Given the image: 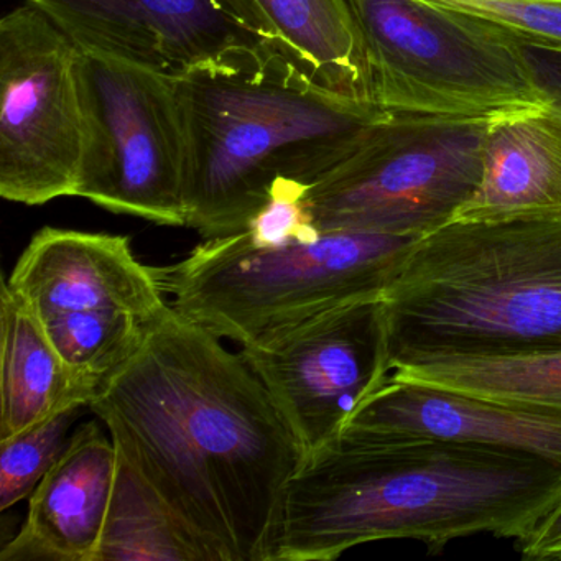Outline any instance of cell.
Listing matches in <instances>:
<instances>
[{
    "mask_svg": "<svg viewBox=\"0 0 561 561\" xmlns=\"http://www.w3.org/2000/svg\"><path fill=\"white\" fill-rule=\"evenodd\" d=\"M307 188L301 183L288 180L277 183L267 205L255 215L244 231L262 244H277L317 236L320 231L314 228L305 203Z\"/></svg>",
    "mask_w": 561,
    "mask_h": 561,
    "instance_id": "7402d4cb",
    "label": "cell"
},
{
    "mask_svg": "<svg viewBox=\"0 0 561 561\" xmlns=\"http://www.w3.org/2000/svg\"><path fill=\"white\" fill-rule=\"evenodd\" d=\"M83 50L24 2L0 21V195L42 206L77 196L87 149Z\"/></svg>",
    "mask_w": 561,
    "mask_h": 561,
    "instance_id": "30bf717a",
    "label": "cell"
},
{
    "mask_svg": "<svg viewBox=\"0 0 561 561\" xmlns=\"http://www.w3.org/2000/svg\"><path fill=\"white\" fill-rule=\"evenodd\" d=\"M517 41L531 80L543 94L548 106L561 113V48L518 37Z\"/></svg>",
    "mask_w": 561,
    "mask_h": 561,
    "instance_id": "603a6c76",
    "label": "cell"
},
{
    "mask_svg": "<svg viewBox=\"0 0 561 561\" xmlns=\"http://www.w3.org/2000/svg\"><path fill=\"white\" fill-rule=\"evenodd\" d=\"M2 412L0 439L75 407H90L96 393L65 363L24 298L9 285L0 294Z\"/></svg>",
    "mask_w": 561,
    "mask_h": 561,
    "instance_id": "e0dca14e",
    "label": "cell"
},
{
    "mask_svg": "<svg viewBox=\"0 0 561 561\" xmlns=\"http://www.w3.org/2000/svg\"><path fill=\"white\" fill-rule=\"evenodd\" d=\"M491 121L389 114L308 186L314 228L422 238L451 221L481 182Z\"/></svg>",
    "mask_w": 561,
    "mask_h": 561,
    "instance_id": "ba28073f",
    "label": "cell"
},
{
    "mask_svg": "<svg viewBox=\"0 0 561 561\" xmlns=\"http://www.w3.org/2000/svg\"><path fill=\"white\" fill-rule=\"evenodd\" d=\"M186 134V228L248 229L277 183L311 186L390 113L337 96L288 61L239 75L176 78Z\"/></svg>",
    "mask_w": 561,
    "mask_h": 561,
    "instance_id": "277c9868",
    "label": "cell"
},
{
    "mask_svg": "<svg viewBox=\"0 0 561 561\" xmlns=\"http://www.w3.org/2000/svg\"><path fill=\"white\" fill-rule=\"evenodd\" d=\"M241 354L267 387L301 455H310L390 377L382 297L324 311L245 344Z\"/></svg>",
    "mask_w": 561,
    "mask_h": 561,
    "instance_id": "8fae6325",
    "label": "cell"
},
{
    "mask_svg": "<svg viewBox=\"0 0 561 561\" xmlns=\"http://www.w3.org/2000/svg\"><path fill=\"white\" fill-rule=\"evenodd\" d=\"M382 320L390 370L561 351V208L453 218L416 239Z\"/></svg>",
    "mask_w": 561,
    "mask_h": 561,
    "instance_id": "3957f363",
    "label": "cell"
},
{
    "mask_svg": "<svg viewBox=\"0 0 561 561\" xmlns=\"http://www.w3.org/2000/svg\"><path fill=\"white\" fill-rule=\"evenodd\" d=\"M484 19L522 41L561 48V0H430Z\"/></svg>",
    "mask_w": 561,
    "mask_h": 561,
    "instance_id": "44dd1931",
    "label": "cell"
},
{
    "mask_svg": "<svg viewBox=\"0 0 561 561\" xmlns=\"http://www.w3.org/2000/svg\"><path fill=\"white\" fill-rule=\"evenodd\" d=\"M81 409L65 410L11 438L0 439V511H9L34 494L67 448Z\"/></svg>",
    "mask_w": 561,
    "mask_h": 561,
    "instance_id": "ffe728a7",
    "label": "cell"
},
{
    "mask_svg": "<svg viewBox=\"0 0 561 561\" xmlns=\"http://www.w3.org/2000/svg\"><path fill=\"white\" fill-rule=\"evenodd\" d=\"M390 377L561 413V351L514 357H445L402 364Z\"/></svg>",
    "mask_w": 561,
    "mask_h": 561,
    "instance_id": "ac0fdd59",
    "label": "cell"
},
{
    "mask_svg": "<svg viewBox=\"0 0 561 561\" xmlns=\"http://www.w3.org/2000/svg\"><path fill=\"white\" fill-rule=\"evenodd\" d=\"M291 67L337 96L374 103L366 48L347 0H236Z\"/></svg>",
    "mask_w": 561,
    "mask_h": 561,
    "instance_id": "9a60e30c",
    "label": "cell"
},
{
    "mask_svg": "<svg viewBox=\"0 0 561 561\" xmlns=\"http://www.w3.org/2000/svg\"><path fill=\"white\" fill-rule=\"evenodd\" d=\"M561 547V505L551 512L525 540L515 543L518 553L527 560H553Z\"/></svg>",
    "mask_w": 561,
    "mask_h": 561,
    "instance_id": "cb8c5ba5",
    "label": "cell"
},
{
    "mask_svg": "<svg viewBox=\"0 0 561 561\" xmlns=\"http://www.w3.org/2000/svg\"><path fill=\"white\" fill-rule=\"evenodd\" d=\"M83 51L167 77L239 75L284 60L236 0H24Z\"/></svg>",
    "mask_w": 561,
    "mask_h": 561,
    "instance_id": "7c38bea8",
    "label": "cell"
},
{
    "mask_svg": "<svg viewBox=\"0 0 561 561\" xmlns=\"http://www.w3.org/2000/svg\"><path fill=\"white\" fill-rule=\"evenodd\" d=\"M117 466L111 435L98 422L81 425L31 495L27 517L0 560L98 561Z\"/></svg>",
    "mask_w": 561,
    "mask_h": 561,
    "instance_id": "4fadbf2b",
    "label": "cell"
},
{
    "mask_svg": "<svg viewBox=\"0 0 561 561\" xmlns=\"http://www.w3.org/2000/svg\"><path fill=\"white\" fill-rule=\"evenodd\" d=\"M554 560H561V547L558 548L557 553H554Z\"/></svg>",
    "mask_w": 561,
    "mask_h": 561,
    "instance_id": "d4e9b609",
    "label": "cell"
},
{
    "mask_svg": "<svg viewBox=\"0 0 561 561\" xmlns=\"http://www.w3.org/2000/svg\"><path fill=\"white\" fill-rule=\"evenodd\" d=\"M104 560L208 561L195 538L121 455L110 517L98 553V561Z\"/></svg>",
    "mask_w": 561,
    "mask_h": 561,
    "instance_id": "d6986e66",
    "label": "cell"
},
{
    "mask_svg": "<svg viewBox=\"0 0 561 561\" xmlns=\"http://www.w3.org/2000/svg\"><path fill=\"white\" fill-rule=\"evenodd\" d=\"M416 239L320 231L262 244L241 231L205 239L162 268L163 284L176 311L245 346L324 311L383 297Z\"/></svg>",
    "mask_w": 561,
    "mask_h": 561,
    "instance_id": "5b68a950",
    "label": "cell"
},
{
    "mask_svg": "<svg viewBox=\"0 0 561 561\" xmlns=\"http://www.w3.org/2000/svg\"><path fill=\"white\" fill-rule=\"evenodd\" d=\"M90 409L208 561H271L304 455L241 351L170 305Z\"/></svg>",
    "mask_w": 561,
    "mask_h": 561,
    "instance_id": "6da1fadb",
    "label": "cell"
},
{
    "mask_svg": "<svg viewBox=\"0 0 561 561\" xmlns=\"http://www.w3.org/2000/svg\"><path fill=\"white\" fill-rule=\"evenodd\" d=\"M561 505V466L458 439L343 428L288 482L271 561H331L380 540L442 550L525 540Z\"/></svg>",
    "mask_w": 561,
    "mask_h": 561,
    "instance_id": "7a4b0ae2",
    "label": "cell"
},
{
    "mask_svg": "<svg viewBox=\"0 0 561 561\" xmlns=\"http://www.w3.org/2000/svg\"><path fill=\"white\" fill-rule=\"evenodd\" d=\"M347 2L387 113L494 119L548 107L505 28L430 0Z\"/></svg>",
    "mask_w": 561,
    "mask_h": 561,
    "instance_id": "8992f818",
    "label": "cell"
},
{
    "mask_svg": "<svg viewBox=\"0 0 561 561\" xmlns=\"http://www.w3.org/2000/svg\"><path fill=\"white\" fill-rule=\"evenodd\" d=\"M343 428L436 436L540 456L561 466V413L389 377Z\"/></svg>",
    "mask_w": 561,
    "mask_h": 561,
    "instance_id": "5bb4252c",
    "label": "cell"
},
{
    "mask_svg": "<svg viewBox=\"0 0 561 561\" xmlns=\"http://www.w3.org/2000/svg\"><path fill=\"white\" fill-rule=\"evenodd\" d=\"M8 282L96 396L170 307L162 268L142 264L129 236L48 226L31 239Z\"/></svg>",
    "mask_w": 561,
    "mask_h": 561,
    "instance_id": "52a82bcc",
    "label": "cell"
},
{
    "mask_svg": "<svg viewBox=\"0 0 561 561\" xmlns=\"http://www.w3.org/2000/svg\"><path fill=\"white\" fill-rule=\"evenodd\" d=\"M561 208V113L553 107L494 117L482 176L455 218Z\"/></svg>",
    "mask_w": 561,
    "mask_h": 561,
    "instance_id": "2e32d148",
    "label": "cell"
},
{
    "mask_svg": "<svg viewBox=\"0 0 561 561\" xmlns=\"http://www.w3.org/2000/svg\"><path fill=\"white\" fill-rule=\"evenodd\" d=\"M87 149L77 196L186 226V134L176 78L83 51Z\"/></svg>",
    "mask_w": 561,
    "mask_h": 561,
    "instance_id": "9c48e42d",
    "label": "cell"
}]
</instances>
